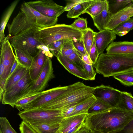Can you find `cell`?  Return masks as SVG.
Listing matches in <instances>:
<instances>
[{
    "label": "cell",
    "mask_w": 133,
    "mask_h": 133,
    "mask_svg": "<svg viewBox=\"0 0 133 133\" xmlns=\"http://www.w3.org/2000/svg\"><path fill=\"white\" fill-rule=\"evenodd\" d=\"M42 92L19 100L15 105V107L19 111L24 110L26 106L36 98Z\"/></svg>",
    "instance_id": "cell-35"
},
{
    "label": "cell",
    "mask_w": 133,
    "mask_h": 133,
    "mask_svg": "<svg viewBox=\"0 0 133 133\" xmlns=\"http://www.w3.org/2000/svg\"><path fill=\"white\" fill-rule=\"evenodd\" d=\"M82 61L84 63L89 65H93L92 63L89 56L88 54L82 55Z\"/></svg>",
    "instance_id": "cell-47"
},
{
    "label": "cell",
    "mask_w": 133,
    "mask_h": 133,
    "mask_svg": "<svg viewBox=\"0 0 133 133\" xmlns=\"http://www.w3.org/2000/svg\"><path fill=\"white\" fill-rule=\"evenodd\" d=\"M132 2L131 3V7L133 8V0H131Z\"/></svg>",
    "instance_id": "cell-50"
},
{
    "label": "cell",
    "mask_w": 133,
    "mask_h": 133,
    "mask_svg": "<svg viewBox=\"0 0 133 133\" xmlns=\"http://www.w3.org/2000/svg\"><path fill=\"white\" fill-rule=\"evenodd\" d=\"M131 3L126 7L111 16L107 25L106 29L112 30L120 23L133 17V8Z\"/></svg>",
    "instance_id": "cell-16"
},
{
    "label": "cell",
    "mask_w": 133,
    "mask_h": 133,
    "mask_svg": "<svg viewBox=\"0 0 133 133\" xmlns=\"http://www.w3.org/2000/svg\"><path fill=\"white\" fill-rule=\"evenodd\" d=\"M107 0H94L84 12L89 15L92 18L101 12L104 9Z\"/></svg>",
    "instance_id": "cell-27"
},
{
    "label": "cell",
    "mask_w": 133,
    "mask_h": 133,
    "mask_svg": "<svg viewBox=\"0 0 133 133\" xmlns=\"http://www.w3.org/2000/svg\"><path fill=\"white\" fill-rule=\"evenodd\" d=\"M18 114L23 121L30 125L59 123L64 118L61 110L40 108L24 110Z\"/></svg>",
    "instance_id": "cell-5"
},
{
    "label": "cell",
    "mask_w": 133,
    "mask_h": 133,
    "mask_svg": "<svg viewBox=\"0 0 133 133\" xmlns=\"http://www.w3.org/2000/svg\"><path fill=\"white\" fill-rule=\"evenodd\" d=\"M83 32V39L85 47L89 56L91 48L94 41L95 32L89 28Z\"/></svg>",
    "instance_id": "cell-32"
},
{
    "label": "cell",
    "mask_w": 133,
    "mask_h": 133,
    "mask_svg": "<svg viewBox=\"0 0 133 133\" xmlns=\"http://www.w3.org/2000/svg\"><path fill=\"white\" fill-rule=\"evenodd\" d=\"M107 0L103 10L92 18L94 25L99 31L106 29L107 25L112 15L109 11L108 2Z\"/></svg>",
    "instance_id": "cell-22"
},
{
    "label": "cell",
    "mask_w": 133,
    "mask_h": 133,
    "mask_svg": "<svg viewBox=\"0 0 133 133\" xmlns=\"http://www.w3.org/2000/svg\"><path fill=\"white\" fill-rule=\"evenodd\" d=\"M96 100V98L93 95L77 105L67 117L82 114H88L89 109Z\"/></svg>",
    "instance_id": "cell-25"
},
{
    "label": "cell",
    "mask_w": 133,
    "mask_h": 133,
    "mask_svg": "<svg viewBox=\"0 0 133 133\" xmlns=\"http://www.w3.org/2000/svg\"><path fill=\"white\" fill-rule=\"evenodd\" d=\"M0 132L1 133H17L5 117L0 118Z\"/></svg>",
    "instance_id": "cell-39"
},
{
    "label": "cell",
    "mask_w": 133,
    "mask_h": 133,
    "mask_svg": "<svg viewBox=\"0 0 133 133\" xmlns=\"http://www.w3.org/2000/svg\"><path fill=\"white\" fill-rule=\"evenodd\" d=\"M26 3L35 10L49 17L58 18L65 11V6L59 5L52 0L31 1Z\"/></svg>",
    "instance_id": "cell-9"
},
{
    "label": "cell",
    "mask_w": 133,
    "mask_h": 133,
    "mask_svg": "<svg viewBox=\"0 0 133 133\" xmlns=\"http://www.w3.org/2000/svg\"><path fill=\"white\" fill-rule=\"evenodd\" d=\"M28 124L37 133H57L60 125V123H43L34 125Z\"/></svg>",
    "instance_id": "cell-24"
},
{
    "label": "cell",
    "mask_w": 133,
    "mask_h": 133,
    "mask_svg": "<svg viewBox=\"0 0 133 133\" xmlns=\"http://www.w3.org/2000/svg\"><path fill=\"white\" fill-rule=\"evenodd\" d=\"M95 87L87 86L80 82L68 86L63 94L39 108L61 110L76 106L93 95Z\"/></svg>",
    "instance_id": "cell-2"
},
{
    "label": "cell",
    "mask_w": 133,
    "mask_h": 133,
    "mask_svg": "<svg viewBox=\"0 0 133 133\" xmlns=\"http://www.w3.org/2000/svg\"><path fill=\"white\" fill-rule=\"evenodd\" d=\"M97 74L109 77L133 70V54L103 53L94 65Z\"/></svg>",
    "instance_id": "cell-3"
},
{
    "label": "cell",
    "mask_w": 133,
    "mask_h": 133,
    "mask_svg": "<svg viewBox=\"0 0 133 133\" xmlns=\"http://www.w3.org/2000/svg\"><path fill=\"white\" fill-rule=\"evenodd\" d=\"M56 57L60 63L70 73L84 80H89L85 71L78 68L66 58L60 54Z\"/></svg>",
    "instance_id": "cell-20"
},
{
    "label": "cell",
    "mask_w": 133,
    "mask_h": 133,
    "mask_svg": "<svg viewBox=\"0 0 133 133\" xmlns=\"http://www.w3.org/2000/svg\"><path fill=\"white\" fill-rule=\"evenodd\" d=\"M74 133H90V130L85 125Z\"/></svg>",
    "instance_id": "cell-48"
},
{
    "label": "cell",
    "mask_w": 133,
    "mask_h": 133,
    "mask_svg": "<svg viewBox=\"0 0 133 133\" xmlns=\"http://www.w3.org/2000/svg\"><path fill=\"white\" fill-rule=\"evenodd\" d=\"M20 11L25 15L27 19L40 28H46L57 24L58 18L45 16L35 10L26 3L21 5Z\"/></svg>",
    "instance_id": "cell-11"
},
{
    "label": "cell",
    "mask_w": 133,
    "mask_h": 133,
    "mask_svg": "<svg viewBox=\"0 0 133 133\" xmlns=\"http://www.w3.org/2000/svg\"><path fill=\"white\" fill-rule=\"evenodd\" d=\"M113 77L125 85L133 86V70L118 74Z\"/></svg>",
    "instance_id": "cell-33"
},
{
    "label": "cell",
    "mask_w": 133,
    "mask_h": 133,
    "mask_svg": "<svg viewBox=\"0 0 133 133\" xmlns=\"http://www.w3.org/2000/svg\"><path fill=\"white\" fill-rule=\"evenodd\" d=\"M29 71V69L24 67L19 64L12 74L6 79L4 87V92L17 83L28 73Z\"/></svg>",
    "instance_id": "cell-21"
},
{
    "label": "cell",
    "mask_w": 133,
    "mask_h": 133,
    "mask_svg": "<svg viewBox=\"0 0 133 133\" xmlns=\"http://www.w3.org/2000/svg\"><path fill=\"white\" fill-rule=\"evenodd\" d=\"M106 50L110 54H133V42H113L108 45Z\"/></svg>",
    "instance_id": "cell-19"
},
{
    "label": "cell",
    "mask_w": 133,
    "mask_h": 133,
    "mask_svg": "<svg viewBox=\"0 0 133 133\" xmlns=\"http://www.w3.org/2000/svg\"><path fill=\"white\" fill-rule=\"evenodd\" d=\"M70 26L72 27L84 31L87 29V22L86 18L78 17Z\"/></svg>",
    "instance_id": "cell-40"
},
{
    "label": "cell",
    "mask_w": 133,
    "mask_h": 133,
    "mask_svg": "<svg viewBox=\"0 0 133 133\" xmlns=\"http://www.w3.org/2000/svg\"><path fill=\"white\" fill-rule=\"evenodd\" d=\"M111 108L102 101L96 99V100L89 109L88 114L101 112Z\"/></svg>",
    "instance_id": "cell-34"
},
{
    "label": "cell",
    "mask_w": 133,
    "mask_h": 133,
    "mask_svg": "<svg viewBox=\"0 0 133 133\" xmlns=\"http://www.w3.org/2000/svg\"><path fill=\"white\" fill-rule=\"evenodd\" d=\"M54 77L51 58L47 57L43 68L38 77L36 81L33 82L26 92L18 100L44 91L49 82Z\"/></svg>",
    "instance_id": "cell-8"
},
{
    "label": "cell",
    "mask_w": 133,
    "mask_h": 133,
    "mask_svg": "<svg viewBox=\"0 0 133 133\" xmlns=\"http://www.w3.org/2000/svg\"><path fill=\"white\" fill-rule=\"evenodd\" d=\"M117 107L133 112V96L131 93L121 91L120 102Z\"/></svg>",
    "instance_id": "cell-28"
},
{
    "label": "cell",
    "mask_w": 133,
    "mask_h": 133,
    "mask_svg": "<svg viewBox=\"0 0 133 133\" xmlns=\"http://www.w3.org/2000/svg\"><path fill=\"white\" fill-rule=\"evenodd\" d=\"M9 40L7 39L1 44L0 60L4 66L7 79L16 58Z\"/></svg>",
    "instance_id": "cell-14"
},
{
    "label": "cell",
    "mask_w": 133,
    "mask_h": 133,
    "mask_svg": "<svg viewBox=\"0 0 133 133\" xmlns=\"http://www.w3.org/2000/svg\"><path fill=\"white\" fill-rule=\"evenodd\" d=\"M33 82L29 71L17 83L4 91L1 101L2 104L10 105L14 108L15 104L26 92Z\"/></svg>",
    "instance_id": "cell-7"
},
{
    "label": "cell",
    "mask_w": 133,
    "mask_h": 133,
    "mask_svg": "<svg viewBox=\"0 0 133 133\" xmlns=\"http://www.w3.org/2000/svg\"><path fill=\"white\" fill-rule=\"evenodd\" d=\"M47 57L46 52L40 49L37 55L34 58L29 71L30 78L33 82L37 80L40 74Z\"/></svg>",
    "instance_id": "cell-17"
},
{
    "label": "cell",
    "mask_w": 133,
    "mask_h": 133,
    "mask_svg": "<svg viewBox=\"0 0 133 133\" xmlns=\"http://www.w3.org/2000/svg\"><path fill=\"white\" fill-rule=\"evenodd\" d=\"M133 119V112L118 107L88 114L85 123L91 131L116 133L123 130Z\"/></svg>",
    "instance_id": "cell-1"
},
{
    "label": "cell",
    "mask_w": 133,
    "mask_h": 133,
    "mask_svg": "<svg viewBox=\"0 0 133 133\" xmlns=\"http://www.w3.org/2000/svg\"><path fill=\"white\" fill-rule=\"evenodd\" d=\"M116 133H133V119L123 130Z\"/></svg>",
    "instance_id": "cell-46"
},
{
    "label": "cell",
    "mask_w": 133,
    "mask_h": 133,
    "mask_svg": "<svg viewBox=\"0 0 133 133\" xmlns=\"http://www.w3.org/2000/svg\"><path fill=\"white\" fill-rule=\"evenodd\" d=\"M9 37L17 36L31 29L39 27L29 21L21 11L14 18L10 24L7 25Z\"/></svg>",
    "instance_id": "cell-13"
},
{
    "label": "cell",
    "mask_w": 133,
    "mask_h": 133,
    "mask_svg": "<svg viewBox=\"0 0 133 133\" xmlns=\"http://www.w3.org/2000/svg\"><path fill=\"white\" fill-rule=\"evenodd\" d=\"M109 11L112 15L126 7L132 2L130 0H107Z\"/></svg>",
    "instance_id": "cell-30"
},
{
    "label": "cell",
    "mask_w": 133,
    "mask_h": 133,
    "mask_svg": "<svg viewBox=\"0 0 133 133\" xmlns=\"http://www.w3.org/2000/svg\"><path fill=\"white\" fill-rule=\"evenodd\" d=\"M68 39H62L53 42L47 46L50 52L57 57L60 54L63 44Z\"/></svg>",
    "instance_id": "cell-37"
},
{
    "label": "cell",
    "mask_w": 133,
    "mask_h": 133,
    "mask_svg": "<svg viewBox=\"0 0 133 133\" xmlns=\"http://www.w3.org/2000/svg\"><path fill=\"white\" fill-rule=\"evenodd\" d=\"M75 50L72 40H68L63 44L60 54L64 57L67 58Z\"/></svg>",
    "instance_id": "cell-38"
},
{
    "label": "cell",
    "mask_w": 133,
    "mask_h": 133,
    "mask_svg": "<svg viewBox=\"0 0 133 133\" xmlns=\"http://www.w3.org/2000/svg\"><path fill=\"white\" fill-rule=\"evenodd\" d=\"M87 114H80L64 118L60 123L57 133H69L75 127L85 120Z\"/></svg>",
    "instance_id": "cell-18"
},
{
    "label": "cell",
    "mask_w": 133,
    "mask_h": 133,
    "mask_svg": "<svg viewBox=\"0 0 133 133\" xmlns=\"http://www.w3.org/2000/svg\"><path fill=\"white\" fill-rule=\"evenodd\" d=\"M66 58L78 68L84 71V62L82 60V56L75 49L70 55Z\"/></svg>",
    "instance_id": "cell-36"
},
{
    "label": "cell",
    "mask_w": 133,
    "mask_h": 133,
    "mask_svg": "<svg viewBox=\"0 0 133 133\" xmlns=\"http://www.w3.org/2000/svg\"><path fill=\"white\" fill-rule=\"evenodd\" d=\"M39 27L29 29L15 36H8L14 49L20 50L33 57L38 54L42 44L38 39L36 32Z\"/></svg>",
    "instance_id": "cell-6"
},
{
    "label": "cell",
    "mask_w": 133,
    "mask_h": 133,
    "mask_svg": "<svg viewBox=\"0 0 133 133\" xmlns=\"http://www.w3.org/2000/svg\"><path fill=\"white\" fill-rule=\"evenodd\" d=\"M116 38V34L112 31L105 29L96 32L95 42L99 55L103 54L109 44Z\"/></svg>",
    "instance_id": "cell-15"
},
{
    "label": "cell",
    "mask_w": 133,
    "mask_h": 133,
    "mask_svg": "<svg viewBox=\"0 0 133 133\" xmlns=\"http://www.w3.org/2000/svg\"><path fill=\"white\" fill-rule=\"evenodd\" d=\"M84 71L86 73L89 80L95 79L96 72L94 70L92 65H89L84 63Z\"/></svg>",
    "instance_id": "cell-42"
},
{
    "label": "cell",
    "mask_w": 133,
    "mask_h": 133,
    "mask_svg": "<svg viewBox=\"0 0 133 133\" xmlns=\"http://www.w3.org/2000/svg\"><path fill=\"white\" fill-rule=\"evenodd\" d=\"M85 0H67V3L65 6V11H69L78 4L83 2Z\"/></svg>",
    "instance_id": "cell-45"
},
{
    "label": "cell",
    "mask_w": 133,
    "mask_h": 133,
    "mask_svg": "<svg viewBox=\"0 0 133 133\" xmlns=\"http://www.w3.org/2000/svg\"><path fill=\"white\" fill-rule=\"evenodd\" d=\"M73 45L75 49L82 56L84 55L88 54L86 50L83 38L79 39L72 40Z\"/></svg>",
    "instance_id": "cell-41"
},
{
    "label": "cell",
    "mask_w": 133,
    "mask_h": 133,
    "mask_svg": "<svg viewBox=\"0 0 133 133\" xmlns=\"http://www.w3.org/2000/svg\"><path fill=\"white\" fill-rule=\"evenodd\" d=\"M15 55L19 63L22 66L29 69L34 57L19 50L14 49Z\"/></svg>",
    "instance_id": "cell-31"
},
{
    "label": "cell",
    "mask_w": 133,
    "mask_h": 133,
    "mask_svg": "<svg viewBox=\"0 0 133 133\" xmlns=\"http://www.w3.org/2000/svg\"><path fill=\"white\" fill-rule=\"evenodd\" d=\"M19 129L21 133H37L29 125L23 121L19 125Z\"/></svg>",
    "instance_id": "cell-44"
},
{
    "label": "cell",
    "mask_w": 133,
    "mask_h": 133,
    "mask_svg": "<svg viewBox=\"0 0 133 133\" xmlns=\"http://www.w3.org/2000/svg\"><path fill=\"white\" fill-rule=\"evenodd\" d=\"M99 54L96 46L95 40L91 48L90 55V58L93 64L95 65L97 62L99 56Z\"/></svg>",
    "instance_id": "cell-43"
},
{
    "label": "cell",
    "mask_w": 133,
    "mask_h": 133,
    "mask_svg": "<svg viewBox=\"0 0 133 133\" xmlns=\"http://www.w3.org/2000/svg\"><path fill=\"white\" fill-rule=\"evenodd\" d=\"M19 64V63L18 61H17V59H16L12 67L8 78L12 74L16 68L17 66V65Z\"/></svg>",
    "instance_id": "cell-49"
},
{
    "label": "cell",
    "mask_w": 133,
    "mask_h": 133,
    "mask_svg": "<svg viewBox=\"0 0 133 133\" xmlns=\"http://www.w3.org/2000/svg\"><path fill=\"white\" fill-rule=\"evenodd\" d=\"M68 86L58 87L42 91L35 100L26 106L24 110L40 108L49 103L64 93Z\"/></svg>",
    "instance_id": "cell-12"
},
{
    "label": "cell",
    "mask_w": 133,
    "mask_h": 133,
    "mask_svg": "<svg viewBox=\"0 0 133 133\" xmlns=\"http://www.w3.org/2000/svg\"><path fill=\"white\" fill-rule=\"evenodd\" d=\"M121 91L110 86L103 84L95 87L93 95L111 108L117 107Z\"/></svg>",
    "instance_id": "cell-10"
},
{
    "label": "cell",
    "mask_w": 133,
    "mask_h": 133,
    "mask_svg": "<svg viewBox=\"0 0 133 133\" xmlns=\"http://www.w3.org/2000/svg\"><path fill=\"white\" fill-rule=\"evenodd\" d=\"M94 0H85L68 11L67 17L68 18H76L84 13L87 8L92 3Z\"/></svg>",
    "instance_id": "cell-26"
},
{
    "label": "cell",
    "mask_w": 133,
    "mask_h": 133,
    "mask_svg": "<svg viewBox=\"0 0 133 133\" xmlns=\"http://www.w3.org/2000/svg\"><path fill=\"white\" fill-rule=\"evenodd\" d=\"M133 29V18L124 21L117 26L112 31L116 35L122 36Z\"/></svg>",
    "instance_id": "cell-29"
},
{
    "label": "cell",
    "mask_w": 133,
    "mask_h": 133,
    "mask_svg": "<svg viewBox=\"0 0 133 133\" xmlns=\"http://www.w3.org/2000/svg\"><path fill=\"white\" fill-rule=\"evenodd\" d=\"M19 1L16 0L9 6L5 12L1 19L0 28V42L1 43L7 39L5 36L4 32L5 28L11 15Z\"/></svg>",
    "instance_id": "cell-23"
},
{
    "label": "cell",
    "mask_w": 133,
    "mask_h": 133,
    "mask_svg": "<svg viewBox=\"0 0 133 133\" xmlns=\"http://www.w3.org/2000/svg\"><path fill=\"white\" fill-rule=\"evenodd\" d=\"M37 37L42 44L47 46L55 42L62 39L73 40L82 38L83 32L64 24H57L46 28L39 27Z\"/></svg>",
    "instance_id": "cell-4"
}]
</instances>
